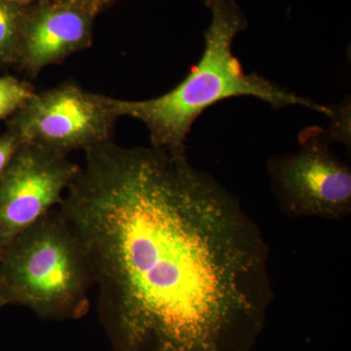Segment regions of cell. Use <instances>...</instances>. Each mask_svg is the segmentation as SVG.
Segmentation results:
<instances>
[{
    "instance_id": "obj_1",
    "label": "cell",
    "mask_w": 351,
    "mask_h": 351,
    "mask_svg": "<svg viewBox=\"0 0 351 351\" xmlns=\"http://www.w3.org/2000/svg\"><path fill=\"white\" fill-rule=\"evenodd\" d=\"M59 209L86 250L114 351H252L274 294L269 247L186 151H84Z\"/></svg>"
},
{
    "instance_id": "obj_2",
    "label": "cell",
    "mask_w": 351,
    "mask_h": 351,
    "mask_svg": "<svg viewBox=\"0 0 351 351\" xmlns=\"http://www.w3.org/2000/svg\"><path fill=\"white\" fill-rule=\"evenodd\" d=\"M211 10V24L205 32L202 56L182 82L167 93L149 100L129 101L110 97L117 117L142 122L152 147L186 151V141L195 120L204 110L232 97L260 99L274 108L302 106L328 117L329 108L258 73H246L234 56L232 45L247 21L234 0H205Z\"/></svg>"
},
{
    "instance_id": "obj_3",
    "label": "cell",
    "mask_w": 351,
    "mask_h": 351,
    "mask_svg": "<svg viewBox=\"0 0 351 351\" xmlns=\"http://www.w3.org/2000/svg\"><path fill=\"white\" fill-rule=\"evenodd\" d=\"M8 304L45 320H76L89 311L93 274L75 230L53 208L20 233L0 255Z\"/></svg>"
},
{
    "instance_id": "obj_4",
    "label": "cell",
    "mask_w": 351,
    "mask_h": 351,
    "mask_svg": "<svg viewBox=\"0 0 351 351\" xmlns=\"http://www.w3.org/2000/svg\"><path fill=\"white\" fill-rule=\"evenodd\" d=\"M117 119L110 97L64 83L34 92L7 119L6 130L15 134L22 144L69 156L112 141Z\"/></svg>"
},
{
    "instance_id": "obj_5",
    "label": "cell",
    "mask_w": 351,
    "mask_h": 351,
    "mask_svg": "<svg viewBox=\"0 0 351 351\" xmlns=\"http://www.w3.org/2000/svg\"><path fill=\"white\" fill-rule=\"evenodd\" d=\"M299 152L269 159L271 189L291 218L341 219L351 213L350 166L330 149L324 129L299 134Z\"/></svg>"
},
{
    "instance_id": "obj_6",
    "label": "cell",
    "mask_w": 351,
    "mask_h": 351,
    "mask_svg": "<svg viewBox=\"0 0 351 351\" xmlns=\"http://www.w3.org/2000/svg\"><path fill=\"white\" fill-rule=\"evenodd\" d=\"M80 171L68 156L21 145L0 176V255L20 233L61 204Z\"/></svg>"
},
{
    "instance_id": "obj_7",
    "label": "cell",
    "mask_w": 351,
    "mask_h": 351,
    "mask_svg": "<svg viewBox=\"0 0 351 351\" xmlns=\"http://www.w3.org/2000/svg\"><path fill=\"white\" fill-rule=\"evenodd\" d=\"M97 16L75 0H47L25 7L16 66L31 77L89 48Z\"/></svg>"
},
{
    "instance_id": "obj_8",
    "label": "cell",
    "mask_w": 351,
    "mask_h": 351,
    "mask_svg": "<svg viewBox=\"0 0 351 351\" xmlns=\"http://www.w3.org/2000/svg\"><path fill=\"white\" fill-rule=\"evenodd\" d=\"M25 7L0 0V68L17 63Z\"/></svg>"
},
{
    "instance_id": "obj_9",
    "label": "cell",
    "mask_w": 351,
    "mask_h": 351,
    "mask_svg": "<svg viewBox=\"0 0 351 351\" xmlns=\"http://www.w3.org/2000/svg\"><path fill=\"white\" fill-rule=\"evenodd\" d=\"M34 92L31 83L11 75L0 77V120L17 112Z\"/></svg>"
},
{
    "instance_id": "obj_10",
    "label": "cell",
    "mask_w": 351,
    "mask_h": 351,
    "mask_svg": "<svg viewBox=\"0 0 351 351\" xmlns=\"http://www.w3.org/2000/svg\"><path fill=\"white\" fill-rule=\"evenodd\" d=\"M350 96L341 103L334 104L329 108V119L331 123L327 129H324L325 137L331 143H341L345 147H351V106Z\"/></svg>"
},
{
    "instance_id": "obj_11",
    "label": "cell",
    "mask_w": 351,
    "mask_h": 351,
    "mask_svg": "<svg viewBox=\"0 0 351 351\" xmlns=\"http://www.w3.org/2000/svg\"><path fill=\"white\" fill-rule=\"evenodd\" d=\"M22 145L20 138L12 132L6 130L0 136V176L8 167Z\"/></svg>"
},
{
    "instance_id": "obj_12",
    "label": "cell",
    "mask_w": 351,
    "mask_h": 351,
    "mask_svg": "<svg viewBox=\"0 0 351 351\" xmlns=\"http://www.w3.org/2000/svg\"><path fill=\"white\" fill-rule=\"evenodd\" d=\"M75 1L80 2L82 5L90 9L95 15L98 16L120 0H75Z\"/></svg>"
},
{
    "instance_id": "obj_13",
    "label": "cell",
    "mask_w": 351,
    "mask_h": 351,
    "mask_svg": "<svg viewBox=\"0 0 351 351\" xmlns=\"http://www.w3.org/2000/svg\"><path fill=\"white\" fill-rule=\"evenodd\" d=\"M7 304H8V301H7L5 288H4L1 276H0V311H1L4 306H7Z\"/></svg>"
},
{
    "instance_id": "obj_14",
    "label": "cell",
    "mask_w": 351,
    "mask_h": 351,
    "mask_svg": "<svg viewBox=\"0 0 351 351\" xmlns=\"http://www.w3.org/2000/svg\"><path fill=\"white\" fill-rule=\"evenodd\" d=\"M15 3L21 4V5L27 6L32 4L38 3V2L47 1V0H11Z\"/></svg>"
}]
</instances>
